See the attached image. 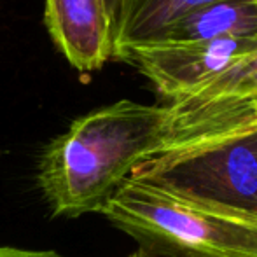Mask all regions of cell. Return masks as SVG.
Masks as SVG:
<instances>
[{
  "mask_svg": "<svg viewBox=\"0 0 257 257\" xmlns=\"http://www.w3.org/2000/svg\"><path fill=\"white\" fill-rule=\"evenodd\" d=\"M255 4H257V0H255Z\"/></svg>",
  "mask_w": 257,
  "mask_h": 257,
  "instance_id": "cell-13",
  "label": "cell"
},
{
  "mask_svg": "<svg viewBox=\"0 0 257 257\" xmlns=\"http://www.w3.org/2000/svg\"><path fill=\"white\" fill-rule=\"evenodd\" d=\"M220 0H121L114 30V60L135 46L153 44L175 20Z\"/></svg>",
  "mask_w": 257,
  "mask_h": 257,
  "instance_id": "cell-8",
  "label": "cell"
},
{
  "mask_svg": "<svg viewBox=\"0 0 257 257\" xmlns=\"http://www.w3.org/2000/svg\"><path fill=\"white\" fill-rule=\"evenodd\" d=\"M168 107L132 100L95 108L49 142L37 186L56 217L102 210L140 163L165 151Z\"/></svg>",
  "mask_w": 257,
  "mask_h": 257,
  "instance_id": "cell-1",
  "label": "cell"
},
{
  "mask_svg": "<svg viewBox=\"0 0 257 257\" xmlns=\"http://www.w3.org/2000/svg\"><path fill=\"white\" fill-rule=\"evenodd\" d=\"M257 100V51L238 60L224 74L168 107L165 151L201 132L222 115Z\"/></svg>",
  "mask_w": 257,
  "mask_h": 257,
  "instance_id": "cell-5",
  "label": "cell"
},
{
  "mask_svg": "<svg viewBox=\"0 0 257 257\" xmlns=\"http://www.w3.org/2000/svg\"><path fill=\"white\" fill-rule=\"evenodd\" d=\"M100 213L156 257H257V219L130 175Z\"/></svg>",
  "mask_w": 257,
  "mask_h": 257,
  "instance_id": "cell-2",
  "label": "cell"
},
{
  "mask_svg": "<svg viewBox=\"0 0 257 257\" xmlns=\"http://www.w3.org/2000/svg\"><path fill=\"white\" fill-rule=\"evenodd\" d=\"M132 175L257 219V128L173 147L140 163Z\"/></svg>",
  "mask_w": 257,
  "mask_h": 257,
  "instance_id": "cell-3",
  "label": "cell"
},
{
  "mask_svg": "<svg viewBox=\"0 0 257 257\" xmlns=\"http://www.w3.org/2000/svg\"><path fill=\"white\" fill-rule=\"evenodd\" d=\"M255 51L257 39L156 42L126 49L117 60L135 65L153 82L156 91L173 103L198 91L238 60Z\"/></svg>",
  "mask_w": 257,
  "mask_h": 257,
  "instance_id": "cell-4",
  "label": "cell"
},
{
  "mask_svg": "<svg viewBox=\"0 0 257 257\" xmlns=\"http://www.w3.org/2000/svg\"><path fill=\"white\" fill-rule=\"evenodd\" d=\"M240 128H257V100L236 108V110L229 112V114L222 115V117L217 119L212 124H208L206 128L201 130V132L194 133V135L189 137L187 140L177 144L175 147L186 146V144L196 142V140L208 139V137L220 135V133L234 132V130H240Z\"/></svg>",
  "mask_w": 257,
  "mask_h": 257,
  "instance_id": "cell-9",
  "label": "cell"
},
{
  "mask_svg": "<svg viewBox=\"0 0 257 257\" xmlns=\"http://www.w3.org/2000/svg\"><path fill=\"white\" fill-rule=\"evenodd\" d=\"M126 257H156V255H151V254H147V252H144V250H140V248H137L135 252H132V254H128Z\"/></svg>",
  "mask_w": 257,
  "mask_h": 257,
  "instance_id": "cell-12",
  "label": "cell"
},
{
  "mask_svg": "<svg viewBox=\"0 0 257 257\" xmlns=\"http://www.w3.org/2000/svg\"><path fill=\"white\" fill-rule=\"evenodd\" d=\"M227 39H257L255 0H220L196 7L173 21L156 42Z\"/></svg>",
  "mask_w": 257,
  "mask_h": 257,
  "instance_id": "cell-7",
  "label": "cell"
},
{
  "mask_svg": "<svg viewBox=\"0 0 257 257\" xmlns=\"http://www.w3.org/2000/svg\"><path fill=\"white\" fill-rule=\"evenodd\" d=\"M105 4H107L108 16H110L112 34H114V30H115V23H117V18H119V9H121V0H105Z\"/></svg>",
  "mask_w": 257,
  "mask_h": 257,
  "instance_id": "cell-11",
  "label": "cell"
},
{
  "mask_svg": "<svg viewBox=\"0 0 257 257\" xmlns=\"http://www.w3.org/2000/svg\"><path fill=\"white\" fill-rule=\"evenodd\" d=\"M44 21L56 48L81 74L100 70L114 56L105 0H46Z\"/></svg>",
  "mask_w": 257,
  "mask_h": 257,
  "instance_id": "cell-6",
  "label": "cell"
},
{
  "mask_svg": "<svg viewBox=\"0 0 257 257\" xmlns=\"http://www.w3.org/2000/svg\"><path fill=\"white\" fill-rule=\"evenodd\" d=\"M0 257H65L54 250H30L9 245H0Z\"/></svg>",
  "mask_w": 257,
  "mask_h": 257,
  "instance_id": "cell-10",
  "label": "cell"
}]
</instances>
